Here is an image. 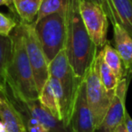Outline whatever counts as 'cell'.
<instances>
[{"label":"cell","mask_w":132,"mask_h":132,"mask_svg":"<svg viewBox=\"0 0 132 132\" xmlns=\"http://www.w3.org/2000/svg\"><path fill=\"white\" fill-rule=\"evenodd\" d=\"M66 54L75 75L83 79L99 52L81 18L79 0H69L66 10Z\"/></svg>","instance_id":"1"},{"label":"cell","mask_w":132,"mask_h":132,"mask_svg":"<svg viewBox=\"0 0 132 132\" xmlns=\"http://www.w3.org/2000/svg\"><path fill=\"white\" fill-rule=\"evenodd\" d=\"M12 52L6 74V84L11 96L18 101L38 100L33 70L26 53L23 26L20 22L10 34Z\"/></svg>","instance_id":"2"},{"label":"cell","mask_w":132,"mask_h":132,"mask_svg":"<svg viewBox=\"0 0 132 132\" xmlns=\"http://www.w3.org/2000/svg\"><path fill=\"white\" fill-rule=\"evenodd\" d=\"M49 76L54 77L60 81L64 94V105L62 112V123L66 128L71 130L74 104L79 87L83 79L75 75L66 54L65 46L49 62Z\"/></svg>","instance_id":"3"},{"label":"cell","mask_w":132,"mask_h":132,"mask_svg":"<svg viewBox=\"0 0 132 132\" xmlns=\"http://www.w3.org/2000/svg\"><path fill=\"white\" fill-rule=\"evenodd\" d=\"M34 27L49 63L65 46L66 11L46 15L34 23Z\"/></svg>","instance_id":"4"},{"label":"cell","mask_w":132,"mask_h":132,"mask_svg":"<svg viewBox=\"0 0 132 132\" xmlns=\"http://www.w3.org/2000/svg\"><path fill=\"white\" fill-rule=\"evenodd\" d=\"M98 65L99 62L98 56L96 54L83 77L86 89L87 101L92 114L95 130L102 122L114 96L109 93L101 83L99 76Z\"/></svg>","instance_id":"5"},{"label":"cell","mask_w":132,"mask_h":132,"mask_svg":"<svg viewBox=\"0 0 132 132\" xmlns=\"http://www.w3.org/2000/svg\"><path fill=\"white\" fill-rule=\"evenodd\" d=\"M26 53L33 70L34 78L38 93L49 79V63L43 51L42 45L35 34L34 24L22 23Z\"/></svg>","instance_id":"6"},{"label":"cell","mask_w":132,"mask_h":132,"mask_svg":"<svg viewBox=\"0 0 132 132\" xmlns=\"http://www.w3.org/2000/svg\"><path fill=\"white\" fill-rule=\"evenodd\" d=\"M79 7L85 28L98 49L105 45L109 28L108 16L98 5L87 0H79Z\"/></svg>","instance_id":"7"},{"label":"cell","mask_w":132,"mask_h":132,"mask_svg":"<svg viewBox=\"0 0 132 132\" xmlns=\"http://www.w3.org/2000/svg\"><path fill=\"white\" fill-rule=\"evenodd\" d=\"M132 78V71L124 72L123 78L119 81L112 98L108 111L101 124L95 132H112L123 124L126 112V97L128 85Z\"/></svg>","instance_id":"8"},{"label":"cell","mask_w":132,"mask_h":132,"mask_svg":"<svg viewBox=\"0 0 132 132\" xmlns=\"http://www.w3.org/2000/svg\"><path fill=\"white\" fill-rule=\"evenodd\" d=\"M70 128L71 132H95L92 114L87 101L86 89L83 80L79 87L76 97Z\"/></svg>","instance_id":"9"},{"label":"cell","mask_w":132,"mask_h":132,"mask_svg":"<svg viewBox=\"0 0 132 132\" xmlns=\"http://www.w3.org/2000/svg\"><path fill=\"white\" fill-rule=\"evenodd\" d=\"M12 102L18 109L26 111L31 117L40 121L44 126L49 129L50 132H71L69 128H66L61 121L56 119L42 104L38 100L33 101H18L9 96Z\"/></svg>","instance_id":"10"},{"label":"cell","mask_w":132,"mask_h":132,"mask_svg":"<svg viewBox=\"0 0 132 132\" xmlns=\"http://www.w3.org/2000/svg\"><path fill=\"white\" fill-rule=\"evenodd\" d=\"M0 120L6 132H27L22 115L8 97L7 92L0 93Z\"/></svg>","instance_id":"11"},{"label":"cell","mask_w":132,"mask_h":132,"mask_svg":"<svg viewBox=\"0 0 132 132\" xmlns=\"http://www.w3.org/2000/svg\"><path fill=\"white\" fill-rule=\"evenodd\" d=\"M113 26L115 49L119 53L124 67V72L132 71V37L122 26L117 23Z\"/></svg>","instance_id":"12"},{"label":"cell","mask_w":132,"mask_h":132,"mask_svg":"<svg viewBox=\"0 0 132 132\" xmlns=\"http://www.w3.org/2000/svg\"><path fill=\"white\" fill-rule=\"evenodd\" d=\"M12 52V40L10 35H0V93L7 92L6 74Z\"/></svg>","instance_id":"13"},{"label":"cell","mask_w":132,"mask_h":132,"mask_svg":"<svg viewBox=\"0 0 132 132\" xmlns=\"http://www.w3.org/2000/svg\"><path fill=\"white\" fill-rule=\"evenodd\" d=\"M15 12L18 15L20 22L34 24L38 15L43 0H12Z\"/></svg>","instance_id":"14"},{"label":"cell","mask_w":132,"mask_h":132,"mask_svg":"<svg viewBox=\"0 0 132 132\" xmlns=\"http://www.w3.org/2000/svg\"><path fill=\"white\" fill-rule=\"evenodd\" d=\"M117 22L132 37V0H110Z\"/></svg>","instance_id":"15"},{"label":"cell","mask_w":132,"mask_h":132,"mask_svg":"<svg viewBox=\"0 0 132 132\" xmlns=\"http://www.w3.org/2000/svg\"><path fill=\"white\" fill-rule=\"evenodd\" d=\"M101 51L105 63L120 81L124 75V67H123L122 61L117 50L110 44V42L108 41L101 49Z\"/></svg>","instance_id":"16"},{"label":"cell","mask_w":132,"mask_h":132,"mask_svg":"<svg viewBox=\"0 0 132 132\" xmlns=\"http://www.w3.org/2000/svg\"><path fill=\"white\" fill-rule=\"evenodd\" d=\"M97 56L98 62H99V65H98L99 76L101 83H102V85L104 86V88L106 89V90L109 93L111 94V95H114L116 88H117L118 84L119 82V80L118 79V77L115 75V73L109 68L108 65L103 61L102 53H101V50L98 52Z\"/></svg>","instance_id":"17"},{"label":"cell","mask_w":132,"mask_h":132,"mask_svg":"<svg viewBox=\"0 0 132 132\" xmlns=\"http://www.w3.org/2000/svg\"><path fill=\"white\" fill-rule=\"evenodd\" d=\"M38 101L55 118L61 121V113H60V109H59V105L57 102L56 97H55L54 93H53V90H52L51 86H50L48 81L43 87L41 92H39L38 96ZM62 122V121H61Z\"/></svg>","instance_id":"18"},{"label":"cell","mask_w":132,"mask_h":132,"mask_svg":"<svg viewBox=\"0 0 132 132\" xmlns=\"http://www.w3.org/2000/svg\"><path fill=\"white\" fill-rule=\"evenodd\" d=\"M68 3L69 0H43L35 22H37L43 17L51 14L66 11Z\"/></svg>","instance_id":"19"},{"label":"cell","mask_w":132,"mask_h":132,"mask_svg":"<svg viewBox=\"0 0 132 132\" xmlns=\"http://www.w3.org/2000/svg\"><path fill=\"white\" fill-rule=\"evenodd\" d=\"M17 110L20 111L21 115H22L23 119L24 121V124H26V129H27V132H50L49 129L45 126H44L40 121L35 119V118L31 117L29 114H27L24 110H20L18 108H17Z\"/></svg>","instance_id":"20"},{"label":"cell","mask_w":132,"mask_h":132,"mask_svg":"<svg viewBox=\"0 0 132 132\" xmlns=\"http://www.w3.org/2000/svg\"><path fill=\"white\" fill-rule=\"evenodd\" d=\"M18 23L12 17L0 13V35H10L14 28L17 26Z\"/></svg>","instance_id":"21"},{"label":"cell","mask_w":132,"mask_h":132,"mask_svg":"<svg viewBox=\"0 0 132 132\" xmlns=\"http://www.w3.org/2000/svg\"><path fill=\"white\" fill-rule=\"evenodd\" d=\"M87 1H90V2H92V3H94V4L101 6L103 11L105 12V14L107 15L109 20L111 23L112 26H114V24L118 23L110 0H87Z\"/></svg>","instance_id":"22"},{"label":"cell","mask_w":132,"mask_h":132,"mask_svg":"<svg viewBox=\"0 0 132 132\" xmlns=\"http://www.w3.org/2000/svg\"><path fill=\"white\" fill-rule=\"evenodd\" d=\"M123 123H124V126L126 128L127 131L132 132V119L129 114H128V110H126V112H125V117H124Z\"/></svg>","instance_id":"23"},{"label":"cell","mask_w":132,"mask_h":132,"mask_svg":"<svg viewBox=\"0 0 132 132\" xmlns=\"http://www.w3.org/2000/svg\"><path fill=\"white\" fill-rule=\"evenodd\" d=\"M0 6H6L7 7H9V9L12 12H15V8H14L12 0H0Z\"/></svg>","instance_id":"24"},{"label":"cell","mask_w":132,"mask_h":132,"mask_svg":"<svg viewBox=\"0 0 132 132\" xmlns=\"http://www.w3.org/2000/svg\"><path fill=\"white\" fill-rule=\"evenodd\" d=\"M112 132H128V131H127L126 128H125V126H124V123H123V124H121L120 126L118 127L116 129H114Z\"/></svg>","instance_id":"25"},{"label":"cell","mask_w":132,"mask_h":132,"mask_svg":"<svg viewBox=\"0 0 132 132\" xmlns=\"http://www.w3.org/2000/svg\"><path fill=\"white\" fill-rule=\"evenodd\" d=\"M0 132H6V128L5 127L4 123L0 120Z\"/></svg>","instance_id":"26"}]
</instances>
